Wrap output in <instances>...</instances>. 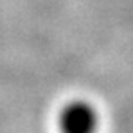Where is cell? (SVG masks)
<instances>
[{
	"instance_id": "obj_1",
	"label": "cell",
	"mask_w": 133,
	"mask_h": 133,
	"mask_svg": "<svg viewBox=\"0 0 133 133\" xmlns=\"http://www.w3.org/2000/svg\"><path fill=\"white\" fill-rule=\"evenodd\" d=\"M98 127V113L90 103L77 100L68 103L60 113L62 133H95Z\"/></svg>"
}]
</instances>
